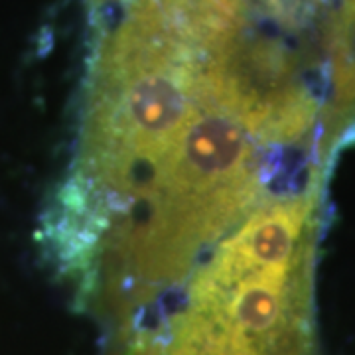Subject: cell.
<instances>
[{
	"mask_svg": "<svg viewBox=\"0 0 355 355\" xmlns=\"http://www.w3.org/2000/svg\"><path fill=\"white\" fill-rule=\"evenodd\" d=\"M253 168L254 150L241 125L216 109L198 107L176 144L154 168L146 198L203 200Z\"/></svg>",
	"mask_w": 355,
	"mask_h": 355,
	"instance_id": "obj_1",
	"label": "cell"
},
{
	"mask_svg": "<svg viewBox=\"0 0 355 355\" xmlns=\"http://www.w3.org/2000/svg\"><path fill=\"white\" fill-rule=\"evenodd\" d=\"M314 207V193L282 198L257 207L241 227L221 243L209 265L196 277L191 291L225 296L249 275L291 266L308 245L306 227Z\"/></svg>",
	"mask_w": 355,
	"mask_h": 355,
	"instance_id": "obj_2",
	"label": "cell"
},
{
	"mask_svg": "<svg viewBox=\"0 0 355 355\" xmlns=\"http://www.w3.org/2000/svg\"><path fill=\"white\" fill-rule=\"evenodd\" d=\"M330 64V105L326 127L336 130L355 111V0H342L331 18L328 34Z\"/></svg>",
	"mask_w": 355,
	"mask_h": 355,
	"instance_id": "obj_3",
	"label": "cell"
},
{
	"mask_svg": "<svg viewBox=\"0 0 355 355\" xmlns=\"http://www.w3.org/2000/svg\"><path fill=\"white\" fill-rule=\"evenodd\" d=\"M97 4H103V2H127V0H95Z\"/></svg>",
	"mask_w": 355,
	"mask_h": 355,
	"instance_id": "obj_4",
	"label": "cell"
}]
</instances>
